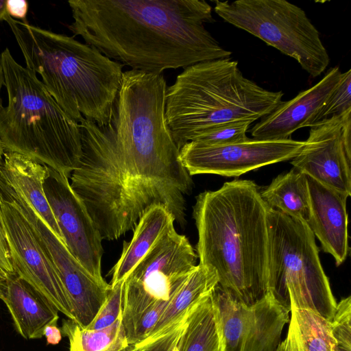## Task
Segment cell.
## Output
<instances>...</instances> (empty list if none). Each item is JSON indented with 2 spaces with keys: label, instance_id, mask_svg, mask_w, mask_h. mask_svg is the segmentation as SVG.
Returning <instances> with one entry per match:
<instances>
[{
  "label": "cell",
  "instance_id": "obj_35",
  "mask_svg": "<svg viewBox=\"0 0 351 351\" xmlns=\"http://www.w3.org/2000/svg\"><path fill=\"white\" fill-rule=\"evenodd\" d=\"M3 85H4V76H3V68H2L1 62V56H0V110L3 107V104H2V99L1 97V90Z\"/></svg>",
  "mask_w": 351,
  "mask_h": 351
},
{
  "label": "cell",
  "instance_id": "obj_25",
  "mask_svg": "<svg viewBox=\"0 0 351 351\" xmlns=\"http://www.w3.org/2000/svg\"><path fill=\"white\" fill-rule=\"evenodd\" d=\"M351 110V70L342 73L339 83L326 102L310 120L308 127Z\"/></svg>",
  "mask_w": 351,
  "mask_h": 351
},
{
  "label": "cell",
  "instance_id": "obj_37",
  "mask_svg": "<svg viewBox=\"0 0 351 351\" xmlns=\"http://www.w3.org/2000/svg\"><path fill=\"white\" fill-rule=\"evenodd\" d=\"M276 351H283V343H282V341H281L280 346H278V348H277V350Z\"/></svg>",
  "mask_w": 351,
  "mask_h": 351
},
{
  "label": "cell",
  "instance_id": "obj_28",
  "mask_svg": "<svg viewBox=\"0 0 351 351\" xmlns=\"http://www.w3.org/2000/svg\"><path fill=\"white\" fill-rule=\"evenodd\" d=\"M191 308L167 330L130 346L128 351H171L178 345Z\"/></svg>",
  "mask_w": 351,
  "mask_h": 351
},
{
  "label": "cell",
  "instance_id": "obj_3",
  "mask_svg": "<svg viewBox=\"0 0 351 351\" xmlns=\"http://www.w3.org/2000/svg\"><path fill=\"white\" fill-rule=\"evenodd\" d=\"M9 25L26 67L38 73L61 108L80 123L84 118L99 127L111 124L123 80L121 63L73 36L15 20Z\"/></svg>",
  "mask_w": 351,
  "mask_h": 351
},
{
  "label": "cell",
  "instance_id": "obj_20",
  "mask_svg": "<svg viewBox=\"0 0 351 351\" xmlns=\"http://www.w3.org/2000/svg\"><path fill=\"white\" fill-rule=\"evenodd\" d=\"M291 317L283 351H342L331 323L315 312L290 304Z\"/></svg>",
  "mask_w": 351,
  "mask_h": 351
},
{
  "label": "cell",
  "instance_id": "obj_38",
  "mask_svg": "<svg viewBox=\"0 0 351 351\" xmlns=\"http://www.w3.org/2000/svg\"><path fill=\"white\" fill-rule=\"evenodd\" d=\"M171 351H179L178 348V345Z\"/></svg>",
  "mask_w": 351,
  "mask_h": 351
},
{
  "label": "cell",
  "instance_id": "obj_26",
  "mask_svg": "<svg viewBox=\"0 0 351 351\" xmlns=\"http://www.w3.org/2000/svg\"><path fill=\"white\" fill-rule=\"evenodd\" d=\"M252 122L239 121L218 125L198 135L193 141L209 145H226L247 140V131Z\"/></svg>",
  "mask_w": 351,
  "mask_h": 351
},
{
  "label": "cell",
  "instance_id": "obj_14",
  "mask_svg": "<svg viewBox=\"0 0 351 351\" xmlns=\"http://www.w3.org/2000/svg\"><path fill=\"white\" fill-rule=\"evenodd\" d=\"M341 74L339 66L333 67L316 84L291 100L282 101L253 126L250 131L253 138L287 139L295 130L308 127L310 120L335 88Z\"/></svg>",
  "mask_w": 351,
  "mask_h": 351
},
{
  "label": "cell",
  "instance_id": "obj_2",
  "mask_svg": "<svg viewBox=\"0 0 351 351\" xmlns=\"http://www.w3.org/2000/svg\"><path fill=\"white\" fill-rule=\"evenodd\" d=\"M195 199L199 264L215 270L223 290L252 305L267 292V206L259 187L235 179Z\"/></svg>",
  "mask_w": 351,
  "mask_h": 351
},
{
  "label": "cell",
  "instance_id": "obj_7",
  "mask_svg": "<svg viewBox=\"0 0 351 351\" xmlns=\"http://www.w3.org/2000/svg\"><path fill=\"white\" fill-rule=\"evenodd\" d=\"M224 21L260 38L295 59L313 77L328 67L330 57L319 33L305 12L285 0L215 1Z\"/></svg>",
  "mask_w": 351,
  "mask_h": 351
},
{
  "label": "cell",
  "instance_id": "obj_24",
  "mask_svg": "<svg viewBox=\"0 0 351 351\" xmlns=\"http://www.w3.org/2000/svg\"><path fill=\"white\" fill-rule=\"evenodd\" d=\"M60 330L69 339V351H124L129 347L122 315L111 326L99 330L86 329L72 319H63Z\"/></svg>",
  "mask_w": 351,
  "mask_h": 351
},
{
  "label": "cell",
  "instance_id": "obj_30",
  "mask_svg": "<svg viewBox=\"0 0 351 351\" xmlns=\"http://www.w3.org/2000/svg\"><path fill=\"white\" fill-rule=\"evenodd\" d=\"M28 2L25 0H7L6 10L10 16L25 22L28 12Z\"/></svg>",
  "mask_w": 351,
  "mask_h": 351
},
{
  "label": "cell",
  "instance_id": "obj_11",
  "mask_svg": "<svg viewBox=\"0 0 351 351\" xmlns=\"http://www.w3.org/2000/svg\"><path fill=\"white\" fill-rule=\"evenodd\" d=\"M47 248L65 290L73 321L82 328L94 319L111 287L93 276L45 226L34 210L12 189L6 190Z\"/></svg>",
  "mask_w": 351,
  "mask_h": 351
},
{
  "label": "cell",
  "instance_id": "obj_6",
  "mask_svg": "<svg viewBox=\"0 0 351 351\" xmlns=\"http://www.w3.org/2000/svg\"><path fill=\"white\" fill-rule=\"evenodd\" d=\"M267 228V291L289 310L291 304L331 322L337 302L312 231L305 223L268 206Z\"/></svg>",
  "mask_w": 351,
  "mask_h": 351
},
{
  "label": "cell",
  "instance_id": "obj_5",
  "mask_svg": "<svg viewBox=\"0 0 351 351\" xmlns=\"http://www.w3.org/2000/svg\"><path fill=\"white\" fill-rule=\"evenodd\" d=\"M8 105L0 110L5 152L29 156L67 176L80 162L78 122L57 104L36 74L19 64L8 48L1 54Z\"/></svg>",
  "mask_w": 351,
  "mask_h": 351
},
{
  "label": "cell",
  "instance_id": "obj_33",
  "mask_svg": "<svg viewBox=\"0 0 351 351\" xmlns=\"http://www.w3.org/2000/svg\"><path fill=\"white\" fill-rule=\"evenodd\" d=\"M0 269L6 273L14 272L11 262L5 258L0 252Z\"/></svg>",
  "mask_w": 351,
  "mask_h": 351
},
{
  "label": "cell",
  "instance_id": "obj_27",
  "mask_svg": "<svg viewBox=\"0 0 351 351\" xmlns=\"http://www.w3.org/2000/svg\"><path fill=\"white\" fill-rule=\"evenodd\" d=\"M124 281L111 287L106 301L91 322L84 328L99 330L114 324L122 315Z\"/></svg>",
  "mask_w": 351,
  "mask_h": 351
},
{
  "label": "cell",
  "instance_id": "obj_12",
  "mask_svg": "<svg viewBox=\"0 0 351 351\" xmlns=\"http://www.w3.org/2000/svg\"><path fill=\"white\" fill-rule=\"evenodd\" d=\"M44 190L69 252L93 276L105 280L101 237L69 178L49 167Z\"/></svg>",
  "mask_w": 351,
  "mask_h": 351
},
{
  "label": "cell",
  "instance_id": "obj_22",
  "mask_svg": "<svg viewBox=\"0 0 351 351\" xmlns=\"http://www.w3.org/2000/svg\"><path fill=\"white\" fill-rule=\"evenodd\" d=\"M179 351H223V341L211 293L193 305L178 343Z\"/></svg>",
  "mask_w": 351,
  "mask_h": 351
},
{
  "label": "cell",
  "instance_id": "obj_9",
  "mask_svg": "<svg viewBox=\"0 0 351 351\" xmlns=\"http://www.w3.org/2000/svg\"><path fill=\"white\" fill-rule=\"evenodd\" d=\"M1 193V223L14 273L73 321L65 290L47 248L16 202Z\"/></svg>",
  "mask_w": 351,
  "mask_h": 351
},
{
  "label": "cell",
  "instance_id": "obj_34",
  "mask_svg": "<svg viewBox=\"0 0 351 351\" xmlns=\"http://www.w3.org/2000/svg\"><path fill=\"white\" fill-rule=\"evenodd\" d=\"M7 0H0V21H4L6 16L8 15L6 10Z\"/></svg>",
  "mask_w": 351,
  "mask_h": 351
},
{
  "label": "cell",
  "instance_id": "obj_39",
  "mask_svg": "<svg viewBox=\"0 0 351 351\" xmlns=\"http://www.w3.org/2000/svg\"><path fill=\"white\" fill-rule=\"evenodd\" d=\"M3 272H4V271L0 269V275H1Z\"/></svg>",
  "mask_w": 351,
  "mask_h": 351
},
{
  "label": "cell",
  "instance_id": "obj_18",
  "mask_svg": "<svg viewBox=\"0 0 351 351\" xmlns=\"http://www.w3.org/2000/svg\"><path fill=\"white\" fill-rule=\"evenodd\" d=\"M290 310L267 291L250 306H246L239 351H276L280 346Z\"/></svg>",
  "mask_w": 351,
  "mask_h": 351
},
{
  "label": "cell",
  "instance_id": "obj_13",
  "mask_svg": "<svg viewBox=\"0 0 351 351\" xmlns=\"http://www.w3.org/2000/svg\"><path fill=\"white\" fill-rule=\"evenodd\" d=\"M343 114L312 125L308 138L291 164L308 177L349 197L351 156L343 141Z\"/></svg>",
  "mask_w": 351,
  "mask_h": 351
},
{
  "label": "cell",
  "instance_id": "obj_31",
  "mask_svg": "<svg viewBox=\"0 0 351 351\" xmlns=\"http://www.w3.org/2000/svg\"><path fill=\"white\" fill-rule=\"evenodd\" d=\"M60 328L57 325L47 326L44 330V336L46 337L47 344L56 345L62 339Z\"/></svg>",
  "mask_w": 351,
  "mask_h": 351
},
{
  "label": "cell",
  "instance_id": "obj_10",
  "mask_svg": "<svg viewBox=\"0 0 351 351\" xmlns=\"http://www.w3.org/2000/svg\"><path fill=\"white\" fill-rule=\"evenodd\" d=\"M304 141L247 140L226 145H209L195 141L186 143L179 153L189 173L216 174L238 177L250 171L273 163L293 159Z\"/></svg>",
  "mask_w": 351,
  "mask_h": 351
},
{
  "label": "cell",
  "instance_id": "obj_1",
  "mask_svg": "<svg viewBox=\"0 0 351 351\" xmlns=\"http://www.w3.org/2000/svg\"><path fill=\"white\" fill-rule=\"evenodd\" d=\"M73 37L131 69L162 74L230 58L205 27L215 22L204 0H70Z\"/></svg>",
  "mask_w": 351,
  "mask_h": 351
},
{
  "label": "cell",
  "instance_id": "obj_17",
  "mask_svg": "<svg viewBox=\"0 0 351 351\" xmlns=\"http://www.w3.org/2000/svg\"><path fill=\"white\" fill-rule=\"evenodd\" d=\"M49 175V167L47 165L16 152H5L0 165V180L24 199L51 232L64 243L44 190Z\"/></svg>",
  "mask_w": 351,
  "mask_h": 351
},
{
  "label": "cell",
  "instance_id": "obj_32",
  "mask_svg": "<svg viewBox=\"0 0 351 351\" xmlns=\"http://www.w3.org/2000/svg\"><path fill=\"white\" fill-rule=\"evenodd\" d=\"M1 199V193L0 191V201ZM0 252L8 260L10 261L9 249L5 239V232L1 223V214H0Z\"/></svg>",
  "mask_w": 351,
  "mask_h": 351
},
{
  "label": "cell",
  "instance_id": "obj_23",
  "mask_svg": "<svg viewBox=\"0 0 351 351\" xmlns=\"http://www.w3.org/2000/svg\"><path fill=\"white\" fill-rule=\"evenodd\" d=\"M218 282V276L215 269L201 264L196 265L184 284L173 297L148 337L167 330L193 305L211 293Z\"/></svg>",
  "mask_w": 351,
  "mask_h": 351
},
{
  "label": "cell",
  "instance_id": "obj_21",
  "mask_svg": "<svg viewBox=\"0 0 351 351\" xmlns=\"http://www.w3.org/2000/svg\"><path fill=\"white\" fill-rule=\"evenodd\" d=\"M259 194L266 205L306 224L310 219L308 178L293 167L276 177Z\"/></svg>",
  "mask_w": 351,
  "mask_h": 351
},
{
  "label": "cell",
  "instance_id": "obj_8",
  "mask_svg": "<svg viewBox=\"0 0 351 351\" xmlns=\"http://www.w3.org/2000/svg\"><path fill=\"white\" fill-rule=\"evenodd\" d=\"M197 258L188 239L175 228L160 237L124 280L122 322L126 337L146 310L172 299Z\"/></svg>",
  "mask_w": 351,
  "mask_h": 351
},
{
  "label": "cell",
  "instance_id": "obj_4",
  "mask_svg": "<svg viewBox=\"0 0 351 351\" xmlns=\"http://www.w3.org/2000/svg\"><path fill=\"white\" fill-rule=\"evenodd\" d=\"M245 77L230 58L199 62L184 69L167 88L165 118L178 148L204 132L239 121L254 122L282 101Z\"/></svg>",
  "mask_w": 351,
  "mask_h": 351
},
{
  "label": "cell",
  "instance_id": "obj_19",
  "mask_svg": "<svg viewBox=\"0 0 351 351\" xmlns=\"http://www.w3.org/2000/svg\"><path fill=\"white\" fill-rule=\"evenodd\" d=\"M175 219L163 206L156 205L142 215L133 230L132 239L123 243L120 258L110 271L111 287L125 280L160 237L174 228Z\"/></svg>",
  "mask_w": 351,
  "mask_h": 351
},
{
  "label": "cell",
  "instance_id": "obj_16",
  "mask_svg": "<svg viewBox=\"0 0 351 351\" xmlns=\"http://www.w3.org/2000/svg\"><path fill=\"white\" fill-rule=\"evenodd\" d=\"M0 299L25 339H40L47 326L57 325L59 311L14 272L0 275Z\"/></svg>",
  "mask_w": 351,
  "mask_h": 351
},
{
  "label": "cell",
  "instance_id": "obj_29",
  "mask_svg": "<svg viewBox=\"0 0 351 351\" xmlns=\"http://www.w3.org/2000/svg\"><path fill=\"white\" fill-rule=\"evenodd\" d=\"M331 323L334 337L342 351H351V296L337 303Z\"/></svg>",
  "mask_w": 351,
  "mask_h": 351
},
{
  "label": "cell",
  "instance_id": "obj_36",
  "mask_svg": "<svg viewBox=\"0 0 351 351\" xmlns=\"http://www.w3.org/2000/svg\"><path fill=\"white\" fill-rule=\"evenodd\" d=\"M5 148H4V146H3V144L0 138V165L3 162V155H4V153H5Z\"/></svg>",
  "mask_w": 351,
  "mask_h": 351
},
{
  "label": "cell",
  "instance_id": "obj_15",
  "mask_svg": "<svg viewBox=\"0 0 351 351\" xmlns=\"http://www.w3.org/2000/svg\"><path fill=\"white\" fill-rule=\"evenodd\" d=\"M307 178L311 214L306 225L319 241L323 251L330 254L339 266L350 251L346 210L348 196Z\"/></svg>",
  "mask_w": 351,
  "mask_h": 351
}]
</instances>
